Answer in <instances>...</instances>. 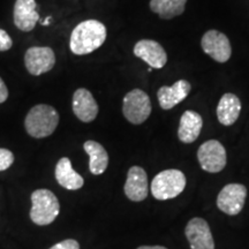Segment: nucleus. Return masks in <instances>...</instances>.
Returning <instances> with one entry per match:
<instances>
[{"label":"nucleus","instance_id":"obj_1","mask_svg":"<svg viewBox=\"0 0 249 249\" xmlns=\"http://www.w3.org/2000/svg\"><path fill=\"white\" fill-rule=\"evenodd\" d=\"M107 39V28L97 20H86L71 31L70 49L74 54L86 55L96 51Z\"/></svg>","mask_w":249,"mask_h":249},{"label":"nucleus","instance_id":"obj_2","mask_svg":"<svg viewBox=\"0 0 249 249\" xmlns=\"http://www.w3.org/2000/svg\"><path fill=\"white\" fill-rule=\"evenodd\" d=\"M59 124V113L54 107L46 104H38L28 112L24 119V127L31 138H48L54 133Z\"/></svg>","mask_w":249,"mask_h":249},{"label":"nucleus","instance_id":"obj_3","mask_svg":"<svg viewBox=\"0 0 249 249\" xmlns=\"http://www.w3.org/2000/svg\"><path fill=\"white\" fill-rule=\"evenodd\" d=\"M30 218L36 225L45 226L53 223L60 213L58 197L49 189H37L31 194Z\"/></svg>","mask_w":249,"mask_h":249},{"label":"nucleus","instance_id":"obj_4","mask_svg":"<svg viewBox=\"0 0 249 249\" xmlns=\"http://www.w3.org/2000/svg\"><path fill=\"white\" fill-rule=\"evenodd\" d=\"M186 182V177L181 171L174 169L161 171L152 180L151 194L156 200H171L185 191Z\"/></svg>","mask_w":249,"mask_h":249},{"label":"nucleus","instance_id":"obj_5","mask_svg":"<svg viewBox=\"0 0 249 249\" xmlns=\"http://www.w3.org/2000/svg\"><path fill=\"white\" fill-rule=\"evenodd\" d=\"M123 113L133 124H141L151 113V102L148 93L141 89H134L124 97Z\"/></svg>","mask_w":249,"mask_h":249},{"label":"nucleus","instance_id":"obj_6","mask_svg":"<svg viewBox=\"0 0 249 249\" xmlns=\"http://www.w3.org/2000/svg\"><path fill=\"white\" fill-rule=\"evenodd\" d=\"M197 160L201 167L209 173H218L226 166V150L217 140H209L198 148Z\"/></svg>","mask_w":249,"mask_h":249},{"label":"nucleus","instance_id":"obj_7","mask_svg":"<svg viewBox=\"0 0 249 249\" xmlns=\"http://www.w3.org/2000/svg\"><path fill=\"white\" fill-rule=\"evenodd\" d=\"M247 197V188L241 183H229L220 191L217 197V207L222 213L235 216L244 209Z\"/></svg>","mask_w":249,"mask_h":249},{"label":"nucleus","instance_id":"obj_8","mask_svg":"<svg viewBox=\"0 0 249 249\" xmlns=\"http://www.w3.org/2000/svg\"><path fill=\"white\" fill-rule=\"evenodd\" d=\"M24 65L31 75L44 74L54 67V51L49 46H31L24 54Z\"/></svg>","mask_w":249,"mask_h":249},{"label":"nucleus","instance_id":"obj_9","mask_svg":"<svg viewBox=\"0 0 249 249\" xmlns=\"http://www.w3.org/2000/svg\"><path fill=\"white\" fill-rule=\"evenodd\" d=\"M203 51L217 62H226L231 58L232 48L227 36L217 30H209L204 34L201 40Z\"/></svg>","mask_w":249,"mask_h":249},{"label":"nucleus","instance_id":"obj_10","mask_svg":"<svg viewBox=\"0 0 249 249\" xmlns=\"http://www.w3.org/2000/svg\"><path fill=\"white\" fill-rule=\"evenodd\" d=\"M192 249H214V242L209 224L203 218H193L185 229Z\"/></svg>","mask_w":249,"mask_h":249},{"label":"nucleus","instance_id":"obj_11","mask_svg":"<svg viewBox=\"0 0 249 249\" xmlns=\"http://www.w3.org/2000/svg\"><path fill=\"white\" fill-rule=\"evenodd\" d=\"M134 54L142 59L151 68L160 70L167 62V54L163 46L156 40L141 39L134 46Z\"/></svg>","mask_w":249,"mask_h":249},{"label":"nucleus","instance_id":"obj_12","mask_svg":"<svg viewBox=\"0 0 249 249\" xmlns=\"http://www.w3.org/2000/svg\"><path fill=\"white\" fill-rule=\"evenodd\" d=\"M124 194L130 201L141 202L148 196V176L144 169L132 166L127 173Z\"/></svg>","mask_w":249,"mask_h":249},{"label":"nucleus","instance_id":"obj_13","mask_svg":"<svg viewBox=\"0 0 249 249\" xmlns=\"http://www.w3.org/2000/svg\"><path fill=\"white\" fill-rule=\"evenodd\" d=\"M74 114L82 123H91L98 114V104L92 93L85 88L77 89L71 102Z\"/></svg>","mask_w":249,"mask_h":249},{"label":"nucleus","instance_id":"obj_14","mask_svg":"<svg viewBox=\"0 0 249 249\" xmlns=\"http://www.w3.org/2000/svg\"><path fill=\"white\" fill-rule=\"evenodd\" d=\"M14 24L18 29L29 33L39 21L35 0H17L13 11Z\"/></svg>","mask_w":249,"mask_h":249},{"label":"nucleus","instance_id":"obj_15","mask_svg":"<svg viewBox=\"0 0 249 249\" xmlns=\"http://www.w3.org/2000/svg\"><path fill=\"white\" fill-rule=\"evenodd\" d=\"M192 86L188 81L179 80L171 87H161L158 90L157 97L163 110H171L185 99L191 92Z\"/></svg>","mask_w":249,"mask_h":249},{"label":"nucleus","instance_id":"obj_16","mask_svg":"<svg viewBox=\"0 0 249 249\" xmlns=\"http://www.w3.org/2000/svg\"><path fill=\"white\" fill-rule=\"evenodd\" d=\"M54 174L59 185L68 191H77L85 185V179L74 171L71 161L67 157H62L61 160H59Z\"/></svg>","mask_w":249,"mask_h":249},{"label":"nucleus","instance_id":"obj_17","mask_svg":"<svg viewBox=\"0 0 249 249\" xmlns=\"http://www.w3.org/2000/svg\"><path fill=\"white\" fill-rule=\"evenodd\" d=\"M203 119L197 112L185 111L181 116L178 129V138L183 143H193L200 136Z\"/></svg>","mask_w":249,"mask_h":249},{"label":"nucleus","instance_id":"obj_18","mask_svg":"<svg viewBox=\"0 0 249 249\" xmlns=\"http://www.w3.org/2000/svg\"><path fill=\"white\" fill-rule=\"evenodd\" d=\"M241 112V102L234 93L227 92L220 98L217 107L218 121L224 126H232Z\"/></svg>","mask_w":249,"mask_h":249},{"label":"nucleus","instance_id":"obj_19","mask_svg":"<svg viewBox=\"0 0 249 249\" xmlns=\"http://www.w3.org/2000/svg\"><path fill=\"white\" fill-rule=\"evenodd\" d=\"M83 149L89 156V170L95 176L104 173L108 165V155L101 143L96 141H87Z\"/></svg>","mask_w":249,"mask_h":249},{"label":"nucleus","instance_id":"obj_20","mask_svg":"<svg viewBox=\"0 0 249 249\" xmlns=\"http://www.w3.org/2000/svg\"><path fill=\"white\" fill-rule=\"evenodd\" d=\"M187 0H151L150 9L161 18H173L185 11Z\"/></svg>","mask_w":249,"mask_h":249},{"label":"nucleus","instance_id":"obj_21","mask_svg":"<svg viewBox=\"0 0 249 249\" xmlns=\"http://www.w3.org/2000/svg\"><path fill=\"white\" fill-rule=\"evenodd\" d=\"M14 163V155L13 152L8 149L0 148V171H5L11 167V165Z\"/></svg>","mask_w":249,"mask_h":249},{"label":"nucleus","instance_id":"obj_22","mask_svg":"<svg viewBox=\"0 0 249 249\" xmlns=\"http://www.w3.org/2000/svg\"><path fill=\"white\" fill-rule=\"evenodd\" d=\"M13 46V40L4 29H0V52L8 51Z\"/></svg>","mask_w":249,"mask_h":249},{"label":"nucleus","instance_id":"obj_23","mask_svg":"<svg viewBox=\"0 0 249 249\" xmlns=\"http://www.w3.org/2000/svg\"><path fill=\"white\" fill-rule=\"evenodd\" d=\"M50 249H80V244L74 239H67L52 246Z\"/></svg>","mask_w":249,"mask_h":249},{"label":"nucleus","instance_id":"obj_24","mask_svg":"<svg viewBox=\"0 0 249 249\" xmlns=\"http://www.w3.org/2000/svg\"><path fill=\"white\" fill-rule=\"evenodd\" d=\"M8 98V89L6 87L4 80L0 77V104L7 101Z\"/></svg>","mask_w":249,"mask_h":249},{"label":"nucleus","instance_id":"obj_25","mask_svg":"<svg viewBox=\"0 0 249 249\" xmlns=\"http://www.w3.org/2000/svg\"><path fill=\"white\" fill-rule=\"evenodd\" d=\"M138 249H167L166 247H163V246H141Z\"/></svg>","mask_w":249,"mask_h":249},{"label":"nucleus","instance_id":"obj_26","mask_svg":"<svg viewBox=\"0 0 249 249\" xmlns=\"http://www.w3.org/2000/svg\"><path fill=\"white\" fill-rule=\"evenodd\" d=\"M51 20H52V18H51V17L46 18V20H45V21H42V24H43V26H49V24L51 23Z\"/></svg>","mask_w":249,"mask_h":249}]
</instances>
